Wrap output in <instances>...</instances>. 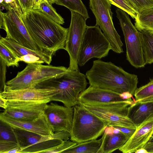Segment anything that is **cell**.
<instances>
[{"instance_id": "6da1fadb", "label": "cell", "mask_w": 153, "mask_h": 153, "mask_svg": "<svg viewBox=\"0 0 153 153\" xmlns=\"http://www.w3.org/2000/svg\"><path fill=\"white\" fill-rule=\"evenodd\" d=\"M31 38L42 51L53 53L65 49L68 28H65L37 10L22 15Z\"/></svg>"}, {"instance_id": "7a4b0ae2", "label": "cell", "mask_w": 153, "mask_h": 153, "mask_svg": "<svg viewBox=\"0 0 153 153\" xmlns=\"http://www.w3.org/2000/svg\"><path fill=\"white\" fill-rule=\"evenodd\" d=\"M90 85L122 94L128 92L133 96L137 88V75L129 73L111 62L100 59L94 61L85 74Z\"/></svg>"}, {"instance_id": "3957f363", "label": "cell", "mask_w": 153, "mask_h": 153, "mask_svg": "<svg viewBox=\"0 0 153 153\" xmlns=\"http://www.w3.org/2000/svg\"><path fill=\"white\" fill-rule=\"evenodd\" d=\"M86 78L79 70H68L63 74L39 83L34 87L56 90L58 93L51 100L61 102L67 107H73L78 104L79 94L86 89L88 83Z\"/></svg>"}, {"instance_id": "277c9868", "label": "cell", "mask_w": 153, "mask_h": 153, "mask_svg": "<svg viewBox=\"0 0 153 153\" xmlns=\"http://www.w3.org/2000/svg\"><path fill=\"white\" fill-rule=\"evenodd\" d=\"M70 140L77 143L97 139L104 133L108 123L95 115L82 105L74 106Z\"/></svg>"}, {"instance_id": "5b68a950", "label": "cell", "mask_w": 153, "mask_h": 153, "mask_svg": "<svg viewBox=\"0 0 153 153\" xmlns=\"http://www.w3.org/2000/svg\"><path fill=\"white\" fill-rule=\"evenodd\" d=\"M68 70L63 66L28 64L23 70L18 72L15 77L6 83L4 90L34 87L39 83L63 74Z\"/></svg>"}, {"instance_id": "8992f818", "label": "cell", "mask_w": 153, "mask_h": 153, "mask_svg": "<svg viewBox=\"0 0 153 153\" xmlns=\"http://www.w3.org/2000/svg\"><path fill=\"white\" fill-rule=\"evenodd\" d=\"M111 49L110 42L98 25L87 26L79 50L78 65L83 66L93 58L104 57Z\"/></svg>"}, {"instance_id": "52a82bcc", "label": "cell", "mask_w": 153, "mask_h": 153, "mask_svg": "<svg viewBox=\"0 0 153 153\" xmlns=\"http://www.w3.org/2000/svg\"><path fill=\"white\" fill-rule=\"evenodd\" d=\"M116 12L124 37L127 60L135 68L144 67L146 64L143 56L140 32L133 25L127 13L119 8H117Z\"/></svg>"}, {"instance_id": "ba28073f", "label": "cell", "mask_w": 153, "mask_h": 153, "mask_svg": "<svg viewBox=\"0 0 153 153\" xmlns=\"http://www.w3.org/2000/svg\"><path fill=\"white\" fill-rule=\"evenodd\" d=\"M5 8L6 12H0V28L6 32L5 38L29 49L42 51L30 36L22 19V14L10 6Z\"/></svg>"}, {"instance_id": "9c48e42d", "label": "cell", "mask_w": 153, "mask_h": 153, "mask_svg": "<svg viewBox=\"0 0 153 153\" xmlns=\"http://www.w3.org/2000/svg\"><path fill=\"white\" fill-rule=\"evenodd\" d=\"M111 4L109 0H89L90 8L95 17L96 24L110 42L111 50L120 53L123 52V44L113 22Z\"/></svg>"}, {"instance_id": "30bf717a", "label": "cell", "mask_w": 153, "mask_h": 153, "mask_svg": "<svg viewBox=\"0 0 153 153\" xmlns=\"http://www.w3.org/2000/svg\"><path fill=\"white\" fill-rule=\"evenodd\" d=\"M134 102V100L130 98L105 104L81 105L91 113L108 123V125H115L136 129L137 126L128 116V107Z\"/></svg>"}, {"instance_id": "8fae6325", "label": "cell", "mask_w": 153, "mask_h": 153, "mask_svg": "<svg viewBox=\"0 0 153 153\" xmlns=\"http://www.w3.org/2000/svg\"><path fill=\"white\" fill-rule=\"evenodd\" d=\"M71 18L68 28L65 50L70 58L68 69L79 70L78 60L81 45L87 25L86 19L81 14L70 11Z\"/></svg>"}, {"instance_id": "7c38bea8", "label": "cell", "mask_w": 153, "mask_h": 153, "mask_svg": "<svg viewBox=\"0 0 153 153\" xmlns=\"http://www.w3.org/2000/svg\"><path fill=\"white\" fill-rule=\"evenodd\" d=\"M48 102L44 101L7 100L6 108L0 114L16 120L32 121L44 113Z\"/></svg>"}, {"instance_id": "4fadbf2b", "label": "cell", "mask_w": 153, "mask_h": 153, "mask_svg": "<svg viewBox=\"0 0 153 153\" xmlns=\"http://www.w3.org/2000/svg\"><path fill=\"white\" fill-rule=\"evenodd\" d=\"M74 112L73 107H67L51 102L47 104L44 114L53 133L66 131L71 134Z\"/></svg>"}, {"instance_id": "5bb4252c", "label": "cell", "mask_w": 153, "mask_h": 153, "mask_svg": "<svg viewBox=\"0 0 153 153\" xmlns=\"http://www.w3.org/2000/svg\"><path fill=\"white\" fill-rule=\"evenodd\" d=\"M153 135V114L137 126L135 131L119 150L123 153L135 152L143 148Z\"/></svg>"}, {"instance_id": "9a60e30c", "label": "cell", "mask_w": 153, "mask_h": 153, "mask_svg": "<svg viewBox=\"0 0 153 153\" xmlns=\"http://www.w3.org/2000/svg\"><path fill=\"white\" fill-rule=\"evenodd\" d=\"M126 100L121 97L120 94L110 90L90 85L79 94L78 104L94 105Z\"/></svg>"}, {"instance_id": "2e32d148", "label": "cell", "mask_w": 153, "mask_h": 153, "mask_svg": "<svg viewBox=\"0 0 153 153\" xmlns=\"http://www.w3.org/2000/svg\"><path fill=\"white\" fill-rule=\"evenodd\" d=\"M58 93L55 89L35 87L16 90H4L0 96L7 100L44 101L50 102Z\"/></svg>"}, {"instance_id": "e0dca14e", "label": "cell", "mask_w": 153, "mask_h": 153, "mask_svg": "<svg viewBox=\"0 0 153 153\" xmlns=\"http://www.w3.org/2000/svg\"><path fill=\"white\" fill-rule=\"evenodd\" d=\"M0 120L8 124L13 128H19L42 135L53 134L51 126L44 113L32 121L16 120L0 114Z\"/></svg>"}, {"instance_id": "ac0fdd59", "label": "cell", "mask_w": 153, "mask_h": 153, "mask_svg": "<svg viewBox=\"0 0 153 153\" xmlns=\"http://www.w3.org/2000/svg\"><path fill=\"white\" fill-rule=\"evenodd\" d=\"M0 42L10 50L15 55L20 58L24 55L33 54L42 59L45 63L50 65L54 54L51 52L33 50L22 46L17 42L0 36Z\"/></svg>"}, {"instance_id": "d6986e66", "label": "cell", "mask_w": 153, "mask_h": 153, "mask_svg": "<svg viewBox=\"0 0 153 153\" xmlns=\"http://www.w3.org/2000/svg\"><path fill=\"white\" fill-rule=\"evenodd\" d=\"M153 114V100L134 102L129 106L128 116L137 127Z\"/></svg>"}, {"instance_id": "ffe728a7", "label": "cell", "mask_w": 153, "mask_h": 153, "mask_svg": "<svg viewBox=\"0 0 153 153\" xmlns=\"http://www.w3.org/2000/svg\"><path fill=\"white\" fill-rule=\"evenodd\" d=\"M102 141L97 153H111L123 146L128 139L122 132L102 134Z\"/></svg>"}, {"instance_id": "44dd1931", "label": "cell", "mask_w": 153, "mask_h": 153, "mask_svg": "<svg viewBox=\"0 0 153 153\" xmlns=\"http://www.w3.org/2000/svg\"><path fill=\"white\" fill-rule=\"evenodd\" d=\"M13 128L18 144L22 148V150L37 143L56 139V135L54 133L51 135H42L20 128Z\"/></svg>"}, {"instance_id": "7402d4cb", "label": "cell", "mask_w": 153, "mask_h": 153, "mask_svg": "<svg viewBox=\"0 0 153 153\" xmlns=\"http://www.w3.org/2000/svg\"><path fill=\"white\" fill-rule=\"evenodd\" d=\"M134 19V26L139 31L153 33V8L138 13Z\"/></svg>"}, {"instance_id": "603a6c76", "label": "cell", "mask_w": 153, "mask_h": 153, "mask_svg": "<svg viewBox=\"0 0 153 153\" xmlns=\"http://www.w3.org/2000/svg\"><path fill=\"white\" fill-rule=\"evenodd\" d=\"M102 137L98 140L78 143L77 145L64 151L65 153H97L101 145Z\"/></svg>"}, {"instance_id": "cb8c5ba5", "label": "cell", "mask_w": 153, "mask_h": 153, "mask_svg": "<svg viewBox=\"0 0 153 153\" xmlns=\"http://www.w3.org/2000/svg\"><path fill=\"white\" fill-rule=\"evenodd\" d=\"M143 56L146 64L153 63V33L140 32Z\"/></svg>"}, {"instance_id": "d4e9b609", "label": "cell", "mask_w": 153, "mask_h": 153, "mask_svg": "<svg viewBox=\"0 0 153 153\" xmlns=\"http://www.w3.org/2000/svg\"><path fill=\"white\" fill-rule=\"evenodd\" d=\"M55 3L81 14L86 20L89 18L86 8L81 0H56Z\"/></svg>"}, {"instance_id": "484cf974", "label": "cell", "mask_w": 153, "mask_h": 153, "mask_svg": "<svg viewBox=\"0 0 153 153\" xmlns=\"http://www.w3.org/2000/svg\"><path fill=\"white\" fill-rule=\"evenodd\" d=\"M63 140L61 139H54L41 142L23 149L22 153H43L44 151L62 143Z\"/></svg>"}, {"instance_id": "4316f807", "label": "cell", "mask_w": 153, "mask_h": 153, "mask_svg": "<svg viewBox=\"0 0 153 153\" xmlns=\"http://www.w3.org/2000/svg\"><path fill=\"white\" fill-rule=\"evenodd\" d=\"M39 11L60 25L64 23V19L53 7L48 0H42L39 6Z\"/></svg>"}, {"instance_id": "83f0119b", "label": "cell", "mask_w": 153, "mask_h": 153, "mask_svg": "<svg viewBox=\"0 0 153 153\" xmlns=\"http://www.w3.org/2000/svg\"><path fill=\"white\" fill-rule=\"evenodd\" d=\"M134 96V102L153 100V79L146 84L137 88Z\"/></svg>"}, {"instance_id": "f1b7e54d", "label": "cell", "mask_w": 153, "mask_h": 153, "mask_svg": "<svg viewBox=\"0 0 153 153\" xmlns=\"http://www.w3.org/2000/svg\"><path fill=\"white\" fill-rule=\"evenodd\" d=\"M0 58L5 62L8 67H18L19 65V62L20 61L19 57L1 42H0Z\"/></svg>"}, {"instance_id": "f546056e", "label": "cell", "mask_w": 153, "mask_h": 153, "mask_svg": "<svg viewBox=\"0 0 153 153\" xmlns=\"http://www.w3.org/2000/svg\"><path fill=\"white\" fill-rule=\"evenodd\" d=\"M0 141L18 142L14 128L5 122L0 120Z\"/></svg>"}, {"instance_id": "4dcf8cb0", "label": "cell", "mask_w": 153, "mask_h": 153, "mask_svg": "<svg viewBox=\"0 0 153 153\" xmlns=\"http://www.w3.org/2000/svg\"><path fill=\"white\" fill-rule=\"evenodd\" d=\"M138 13L153 8V0H125Z\"/></svg>"}, {"instance_id": "1f68e13d", "label": "cell", "mask_w": 153, "mask_h": 153, "mask_svg": "<svg viewBox=\"0 0 153 153\" xmlns=\"http://www.w3.org/2000/svg\"><path fill=\"white\" fill-rule=\"evenodd\" d=\"M112 4L124 11L133 19H135L138 13L125 0H109Z\"/></svg>"}, {"instance_id": "d6a6232c", "label": "cell", "mask_w": 153, "mask_h": 153, "mask_svg": "<svg viewBox=\"0 0 153 153\" xmlns=\"http://www.w3.org/2000/svg\"><path fill=\"white\" fill-rule=\"evenodd\" d=\"M76 142L69 140H64L59 145L44 151L43 153H62L64 151L77 144Z\"/></svg>"}, {"instance_id": "836d02e7", "label": "cell", "mask_w": 153, "mask_h": 153, "mask_svg": "<svg viewBox=\"0 0 153 153\" xmlns=\"http://www.w3.org/2000/svg\"><path fill=\"white\" fill-rule=\"evenodd\" d=\"M7 66L5 62L1 58H0V93L4 91L6 85L5 81L6 67Z\"/></svg>"}, {"instance_id": "e575fe53", "label": "cell", "mask_w": 153, "mask_h": 153, "mask_svg": "<svg viewBox=\"0 0 153 153\" xmlns=\"http://www.w3.org/2000/svg\"><path fill=\"white\" fill-rule=\"evenodd\" d=\"M20 61L27 64H41L45 63L44 61L39 57L33 54H28L23 56L19 58Z\"/></svg>"}, {"instance_id": "d590c367", "label": "cell", "mask_w": 153, "mask_h": 153, "mask_svg": "<svg viewBox=\"0 0 153 153\" xmlns=\"http://www.w3.org/2000/svg\"><path fill=\"white\" fill-rule=\"evenodd\" d=\"M19 146V144L15 142L0 141V153H7L9 151Z\"/></svg>"}, {"instance_id": "8d00e7d4", "label": "cell", "mask_w": 153, "mask_h": 153, "mask_svg": "<svg viewBox=\"0 0 153 153\" xmlns=\"http://www.w3.org/2000/svg\"><path fill=\"white\" fill-rule=\"evenodd\" d=\"M0 5L1 6L4 7L5 8L10 6L19 13L23 14L16 0H0Z\"/></svg>"}, {"instance_id": "74e56055", "label": "cell", "mask_w": 153, "mask_h": 153, "mask_svg": "<svg viewBox=\"0 0 153 153\" xmlns=\"http://www.w3.org/2000/svg\"><path fill=\"white\" fill-rule=\"evenodd\" d=\"M17 3L21 8L22 13L32 9L33 0H16Z\"/></svg>"}, {"instance_id": "f35d334b", "label": "cell", "mask_w": 153, "mask_h": 153, "mask_svg": "<svg viewBox=\"0 0 153 153\" xmlns=\"http://www.w3.org/2000/svg\"><path fill=\"white\" fill-rule=\"evenodd\" d=\"M111 126L119 130L123 133L128 139L133 135L136 129L130 128L115 125H108Z\"/></svg>"}, {"instance_id": "ab89813d", "label": "cell", "mask_w": 153, "mask_h": 153, "mask_svg": "<svg viewBox=\"0 0 153 153\" xmlns=\"http://www.w3.org/2000/svg\"><path fill=\"white\" fill-rule=\"evenodd\" d=\"M148 153H153V135L143 147Z\"/></svg>"}, {"instance_id": "60d3db41", "label": "cell", "mask_w": 153, "mask_h": 153, "mask_svg": "<svg viewBox=\"0 0 153 153\" xmlns=\"http://www.w3.org/2000/svg\"><path fill=\"white\" fill-rule=\"evenodd\" d=\"M7 100L0 96V106L4 109L7 107Z\"/></svg>"}, {"instance_id": "b9f144b4", "label": "cell", "mask_w": 153, "mask_h": 153, "mask_svg": "<svg viewBox=\"0 0 153 153\" xmlns=\"http://www.w3.org/2000/svg\"><path fill=\"white\" fill-rule=\"evenodd\" d=\"M42 0H33L32 9L38 10Z\"/></svg>"}, {"instance_id": "7bdbcfd3", "label": "cell", "mask_w": 153, "mask_h": 153, "mask_svg": "<svg viewBox=\"0 0 153 153\" xmlns=\"http://www.w3.org/2000/svg\"><path fill=\"white\" fill-rule=\"evenodd\" d=\"M22 148L19 146L9 151L7 153H22Z\"/></svg>"}, {"instance_id": "ee69618b", "label": "cell", "mask_w": 153, "mask_h": 153, "mask_svg": "<svg viewBox=\"0 0 153 153\" xmlns=\"http://www.w3.org/2000/svg\"><path fill=\"white\" fill-rule=\"evenodd\" d=\"M136 153H148L147 151L143 148L139 149L137 151L135 152Z\"/></svg>"}, {"instance_id": "f6af8a7d", "label": "cell", "mask_w": 153, "mask_h": 153, "mask_svg": "<svg viewBox=\"0 0 153 153\" xmlns=\"http://www.w3.org/2000/svg\"><path fill=\"white\" fill-rule=\"evenodd\" d=\"M49 3L51 4L55 3L56 0H48Z\"/></svg>"}]
</instances>
